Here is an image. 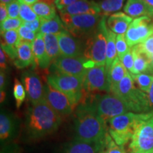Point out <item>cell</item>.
Returning <instances> with one entry per match:
<instances>
[{
    "instance_id": "cell-50",
    "label": "cell",
    "mask_w": 153,
    "mask_h": 153,
    "mask_svg": "<svg viewBox=\"0 0 153 153\" xmlns=\"http://www.w3.org/2000/svg\"><path fill=\"white\" fill-rule=\"evenodd\" d=\"M6 98V92L4 90H1V92H0V102L3 103L5 100Z\"/></svg>"
},
{
    "instance_id": "cell-33",
    "label": "cell",
    "mask_w": 153,
    "mask_h": 153,
    "mask_svg": "<svg viewBox=\"0 0 153 153\" xmlns=\"http://www.w3.org/2000/svg\"><path fill=\"white\" fill-rule=\"evenodd\" d=\"M19 3H20V19L23 22H33V21L39 18L37 16V14L34 12L31 6L23 3L22 1H19Z\"/></svg>"
},
{
    "instance_id": "cell-28",
    "label": "cell",
    "mask_w": 153,
    "mask_h": 153,
    "mask_svg": "<svg viewBox=\"0 0 153 153\" xmlns=\"http://www.w3.org/2000/svg\"><path fill=\"white\" fill-rule=\"evenodd\" d=\"M34 12L41 19H50L57 16L54 5L43 2H36L31 6Z\"/></svg>"
},
{
    "instance_id": "cell-6",
    "label": "cell",
    "mask_w": 153,
    "mask_h": 153,
    "mask_svg": "<svg viewBox=\"0 0 153 153\" xmlns=\"http://www.w3.org/2000/svg\"><path fill=\"white\" fill-rule=\"evenodd\" d=\"M145 114L128 112L111 118L108 121V133L119 146L123 147L133 137L135 126Z\"/></svg>"
},
{
    "instance_id": "cell-1",
    "label": "cell",
    "mask_w": 153,
    "mask_h": 153,
    "mask_svg": "<svg viewBox=\"0 0 153 153\" xmlns=\"http://www.w3.org/2000/svg\"><path fill=\"white\" fill-rule=\"evenodd\" d=\"M75 119L76 140L105 146L106 122L97 114L89 101H84L76 108Z\"/></svg>"
},
{
    "instance_id": "cell-45",
    "label": "cell",
    "mask_w": 153,
    "mask_h": 153,
    "mask_svg": "<svg viewBox=\"0 0 153 153\" xmlns=\"http://www.w3.org/2000/svg\"><path fill=\"white\" fill-rule=\"evenodd\" d=\"M148 98L149 102V108H150V113H153V83L151 86L149 92L148 93Z\"/></svg>"
},
{
    "instance_id": "cell-11",
    "label": "cell",
    "mask_w": 153,
    "mask_h": 153,
    "mask_svg": "<svg viewBox=\"0 0 153 153\" xmlns=\"http://www.w3.org/2000/svg\"><path fill=\"white\" fill-rule=\"evenodd\" d=\"M56 72L69 75L85 77L87 70L93 65L85 57H65L60 55L53 62Z\"/></svg>"
},
{
    "instance_id": "cell-46",
    "label": "cell",
    "mask_w": 153,
    "mask_h": 153,
    "mask_svg": "<svg viewBox=\"0 0 153 153\" xmlns=\"http://www.w3.org/2000/svg\"><path fill=\"white\" fill-rule=\"evenodd\" d=\"M5 84H6L5 73L3 70H1V72H0V89H1V90H4Z\"/></svg>"
},
{
    "instance_id": "cell-17",
    "label": "cell",
    "mask_w": 153,
    "mask_h": 153,
    "mask_svg": "<svg viewBox=\"0 0 153 153\" xmlns=\"http://www.w3.org/2000/svg\"><path fill=\"white\" fill-rule=\"evenodd\" d=\"M14 63L18 69L26 68L36 63L32 50V43L18 41L16 44V57Z\"/></svg>"
},
{
    "instance_id": "cell-18",
    "label": "cell",
    "mask_w": 153,
    "mask_h": 153,
    "mask_svg": "<svg viewBox=\"0 0 153 153\" xmlns=\"http://www.w3.org/2000/svg\"><path fill=\"white\" fill-rule=\"evenodd\" d=\"M124 12L132 18L152 17L153 7L145 0H128L124 7Z\"/></svg>"
},
{
    "instance_id": "cell-30",
    "label": "cell",
    "mask_w": 153,
    "mask_h": 153,
    "mask_svg": "<svg viewBox=\"0 0 153 153\" xmlns=\"http://www.w3.org/2000/svg\"><path fill=\"white\" fill-rule=\"evenodd\" d=\"M131 76L135 85L143 92L148 94L153 83V74L141 73L131 74Z\"/></svg>"
},
{
    "instance_id": "cell-43",
    "label": "cell",
    "mask_w": 153,
    "mask_h": 153,
    "mask_svg": "<svg viewBox=\"0 0 153 153\" xmlns=\"http://www.w3.org/2000/svg\"><path fill=\"white\" fill-rule=\"evenodd\" d=\"M0 66L1 70L3 71L7 68V54L2 48L0 50Z\"/></svg>"
},
{
    "instance_id": "cell-37",
    "label": "cell",
    "mask_w": 153,
    "mask_h": 153,
    "mask_svg": "<svg viewBox=\"0 0 153 153\" xmlns=\"http://www.w3.org/2000/svg\"><path fill=\"white\" fill-rule=\"evenodd\" d=\"M18 33L19 41H26L29 43H33L37 35V33H34L24 24H22L18 29Z\"/></svg>"
},
{
    "instance_id": "cell-9",
    "label": "cell",
    "mask_w": 153,
    "mask_h": 153,
    "mask_svg": "<svg viewBox=\"0 0 153 153\" xmlns=\"http://www.w3.org/2000/svg\"><path fill=\"white\" fill-rule=\"evenodd\" d=\"M89 102L97 114L106 122L119 115L131 112L125 103L113 93L97 94Z\"/></svg>"
},
{
    "instance_id": "cell-35",
    "label": "cell",
    "mask_w": 153,
    "mask_h": 153,
    "mask_svg": "<svg viewBox=\"0 0 153 153\" xmlns=\"http://www.w3.org/2000/svg\"><path fill=\"white\" fill-rule=\"evenodd\" d=\"M24 22L20 18H7L0 25L1 33L5 31L12 30H18Z\"/></svg>"
},
{
    "instance_id": "cell-19",
    "label": "cell",
    "mask_w": 153,
    "mask_h": 153,
    "mask_svg": "<svg viewBox=\"0 0 153 153\" xmlns=\"http://www.w3.org/2000/svg\"><path fill=\"white\" fill-rule=\"evenodd\" d=\"M133 19L126 13L116 12L107 19L108 28L116 34H125Z\"/></svg>"
},
{
    "instance_id": "cell-15",
    "label": "cell",
    "mask_w": 153,
    "mask_h": 153,
    "mask_svg": "<svg viewBox=\"0 0 153 153\" xmlns=\"http://www.w3.org/2000/svg\"><path fill=\"white\" fill-rule=\"evenodd\" d=\"M60 54L65 57H82L84 54L85 43L79 38L74 37L68 30H64L57 34Z\"/></svg>"
},
{
    "instance_id": "cell-2",
    "label": "cell",
    "mask_w": 153,
    "mask_h": 153,
    "mask_svg": "<svg viewBox=\"0 0 153 153\" xmlns=\"http://www.w3.org/2000/svg\"><path fill=\"white\" fill-rule=\"evenodd\" d=\"M62 119L45 100L33 105L28 112L27 128L30 135L41 137L56 131Z\"/></svg>"
},
{
    "instance_id": "cell-14",
    "label": "cell",
    "mask_w": 153,
    "mask_h": 153,
    "mask_svg": "<svg viewBox=\"0 0 153 153\" xmlns=\"http://www.w3.org/2000/svg\"><path fill=\"white\" fill-rule=\"evenodd\" d=\"M45 99L48 104L60 116L71 114L74 109L70 99L65 94L55 89L48 83L45 86Z\"/></svg>"
},
{
    "instance_id": "cell-51",
    "label": "cell",
    "mask_w": 153,
    "mask_h": 153,
    "mask_svg": "<svg viewBox=\"0 0 153 153\" xmlns=\"http://www.w3.org/2000/svg\"><path fill=\"white\" fill-rule=\"evenodd\" d=\"M13 1H14V0H0V3H2V4H9V3L12 2Z\"/></svg>"
},
{
    "instance_id": "cell-8",
    "label": "cell",
    "mask_w": 153,
    "mask_h": 153,
    "mask_svg": "<svg viewBox=\"0 0 153 153\" xmlns=\"http://www.w3.org/2000/svg\"><path fill=\"white\" fill-rule=\"evenodd\" d=\"M129 150L131 153H153V113L145 114L137 122Z\"/></svg>"
},
{
    "instance_id": "cell-36",
    "label": "cell",
    "mask_w": 153,
    "mask_h": 153,
    "mask_svg": "<svg viewBox=\"0 0 153 153\" xmlns=\"http://www.w3.org/2000/svg\"><path fill=\"white\" fill-rule=\"evenodd\" d=\"M104 148H106V150L104 153H126L123 147L119 146L115 143L108 133L106 134V139H105Z\"/></svg>"
},
{
    "instance_id": "cell-20",
    "label": "cell",
    "mask_w": 153,
    "mask_h": 153,
    "mask_svg": "<svg viewBox=\"0 0 153 153\" xmlns=\"http://www.w3.org/2000/svg\"><path fill=\"white\" fill-rule=\"evenodd\" d=\"M32 50L36 65L42 69H45L51 65V62L48 58L45 51V41L43 33H37L36 39L32 43Z\"/></svg>"
},
{
    "instance_id": "cell-53",
    "label": "cell",
    "mask_w": 153,
    "mask_h": 153,
    "mask_svg": "<svg viewBox=\"0 0 153 153\" xmlns=\"http://www.w3.org/2000/svg\"><path fill=\"white\" fill-rule=\"evenodd\" d=\"M152 18H153V16H152Z\"/></svg>"
},
{
    "instance_id": "cell-42",
    "label": "cell",
    "mask_w": 153,
    "mask_h": 153,
    "mask_svg": "<svg viewBox=\"0 0 153 153\" xmlns=\"http://www.w3.org/2000/svg\"><path fill=\"white\" fill-rule=\"evenodd\" d=\"M7 18H9V15L7 4L0 3V23L4 22Z\"/></svg>"
},
{
    "instance_id": "cell-44",
    "label": "cell",
    "mask_w": 153,
    "mask_h": 153,
    "mask_svg": "<svg viewBox=\"0 0 153 153\" xmlns=\"http://www.w3.org/2000/svg\"><path fill=\"white\" fill-rule=\"evenodd\" d=\"M78 1V0H60L58 3L57 4L56 6L59 11L61 9H64L65 7H68V6L72 4L75 2V1Z\"/></svg>"
},
{
    "instance_id": "cell-52",
    "label": "cell",
    "mask_w": 153,
    "mask_h": 153,
    "mask_svg": "<svg viewBox=\"0 0 153 153\" xmlns=\"http://www.w3.org/2000/svg\"><path fill=\"white\" fill-rule=\"evenodd\" d=\"M145 1H146L148 4H150L151 7H153V0H145Z\"/></svg>"
},
{
    "instance_id": "cell-13",
    "label": "cell",
    "mask_w": 153,
    "mask_h": 153,
    "mask_svg": "<svg viewBox=\"0 0 153 153\" xmlns=\"http://www.w3.org/2000/svg\"><path fill=\"white\" fill-rule=\"evenodd\" d=\"M22 79L26 96L32 104H37L45 100V87L37 74L30 71L26 72L22 74Z\"/></svg>"
},
{
    "instance_id": "cell-40",
    "label": "cell",
    "mask_w": 153,
    "mask_h": 153,
    "mask_svg": "<svg viewBox=\"0 0 153 153\" xmlns=\"http://www.w3.org/2000/svg\"><path fill=\"white\" fill-rule=\"evenodd\" d=\"M136 46L148 56L153 55V35L143 43L138 44Z\"/></svg>"
},
{
    "instance_id": "cell-34",
    "label": "cell",
    "mask_w": 153,
    "mask_h": 153,
    "mask_svg": "<svg viewBox=\"0 0 153 153\" xmlns=\"http://www.w3.org/2000/svg\"><path fill=\"white\" fill-rule=\"evenodd\" d=\"M116 51H117V55L120 60H121L124 57V55L128 52L131 48L128 45L127 41L126 40L125 34H117V36H116Z\"/></svg>"
},
{
    "instance_id": "cell-27",
    "label": "cell",
    "mask_w": 153,
    "mask_h": 153,
    "mask_svg": "<svg viewBox=\"0 0 153 153\" xmlns=\"http://www.w3.org/2000/svg\"><path fill=\"white\" fill-rule=\"evenodd\" d=\"M104 145L98 143H88L76 140L70 145L66 153H96L99 152Z\"/></svg>"
},
{
    "instance_id": "cell-12",
    "label": "cell",
    "mask_w": 153,
    "mask_h": 153,
    "mask_svg": "<svg viewBox=\"0 0 153 153\" xmlns=\"http://www.w3.org/2000/svg\"><path fill=\"white\" fill-rule=\"evenodd\" d=\"M83 88L87 94L94 91L111 93L106 66H94L89 68L84 77Z\"/></svg>"
},
{
    "instance_id": "cell-5",
    "label": "cell",
    "mask_w": 153,
    "mask_h": 153,
    "mask_svg": "<svg viewBox=\"0 0 153 153\" xmlns=\"http://www.w3.org/2000/svg\"><path fill=\"white\" fill-rule=\"evenodd\" d=\"M47 83L57 90L65 94L74 108L77 105L81 104L87 94L83 88L84 77L56 72L48 76Z\"/></svg>"
},
{
    "instance_id": "cell-24",
    "label": "cell",
    "mask_w": 153,
    "mask_h": 153,
    "mask_svg": "<svg viewBox=\"0 0 153 153\" xmlns=\"http://www.w3.org/2000/svg\"><path fill=\"white\" fill-rule=\"evenodd\" d=\"M41 26L39 33L43 34H57L66 30V28L58 16L50 19H41Z\"/></svg>"
},
{
    "instance_id": "cell-3",
    "label": "cell",
    "mask_w": 153,
    "mask_h": 153,
    "mask_svg": "<svg viewBox=\"0 0 153 153\" xmlns=\"http://www.w3.org/2000/svg\"><path fill=\"white\" fill-rule=\"evenodd\" d=\"M121 99L131 112L136 114L150 113L148 94L139 89L134 84L131 74L128 72L111 92Z\"/></svg>"
},
{
    "instance_id": "cell-49",
    "label": "cell",
    "mask_w": 153,
    "mask_h": 153,
    "mask_svg": "<svg viewBox=\"0 0 153 153\" xmlns=\"http://www.w3.org/2000/svg\"><path fill=\"white\" fill-rule=\"evenodd\" d=\"M57 0H38L39 2H43L48 4L51 5H54V4H56Z\"/></svg>"
},
{
    "instance_id": "cell-47",
    "label": "cell",
    "mask_w": 153,
    "mask_h": 153,
    "mask_svg": "<svg viewBox=\"0 0 153 153\" xmlns=\"http://www.w3.org/2000/svg\"><path fill=\"white\" fill-rule=\"evenodd\" d=\"M150 59V68H149V71L148 73L153 74V55L148 56Z\"/></svg>"
},
{
    "instance_id": "cell-22",
    "label": "cell",
    "mask_w": 153,
    "mask_h": 153,
    "mask_svg": "<svg viewBox=\"0 0 153 153\" xmlns=\"http://www.w3.org/2000/svg\"><path fill=\"white\" fill-rule=\"evenodd\" d=\"M128 72L125 66L122 63L121 61L118 57H116V60L113 62L111 67L108 72V79L110 85L111 92L113 89H114L120 82L123 79L124 76Z\"/></svg>"
},
{
    "instance_id": "cell-7",
    "label": "cell",
    "mask_w": 153,
    "mask_h": 153,
    "mask_svg": "<svg viewBox=\"0 0 153 153\" xmlns=\"http://www.w3.org/2000/svg\"><path fill=\"white\" fill-rule=\"evenodd\" d=\"M67 30L78 38H87L98 27L103 16L101 14L70 15L60 13Z\"/></svg>"
},
{
    "instance_id": "cell-16",
    "label": "cell",
    "mask_w": 153,
    "mask_h": 153,
    "mask_svg": "<svg viewBox=\"0 0 153 153\" xmlns=\"http://www.w3.org/2000/svg\"><path fill=\"white\" fill-rule=\"evenodd\" d=\"M60 13L70 15L101 14L98 3L91 0H78L60 10Z\"/></svg>"
},
{
    "instance_id": "cell-26",
    "label": "cell",
    "mask_w": 153,
    "mask_h": 153,
    "mask_svg": "<svg viewBox=\"0 0 153 153\" xmlns=\"http://www.w3.org/2000/svg\"><path fill=\"white\" fill-rule=\"evenodd\" d=\"M116 36L114 32L108 28L107 30V45H106V68L108 72L113 62L117 57V51H116Z\"/></svg>"
},
{
    "instance_id": "cell-25",
    "label": "cell",
    "mask_w": 153,
    "mask_h": 153,
    "mask_svg": "<svg viewBox=\"0 0 153 153\" xmlns=\"http://www.w3.org/2000/svg\"><path fill=\"white\" fill-rule=\"evenodd\" d=\"M43 36L48 58L53 63L61 55L57 36L55 34H43Z\"/></svg>"
},
{
    "instance_id": "cell-29",
    "label": "cell",
    "mask_w": 153,
    "mask_h": 153,
    "mask_svg": "<svg viewBox=\"0 0 153 153\" xmlns=\"http://www.w3.org/2000/svg\"><path fill=\"white\" fill-rule=\"evenodd\" d=\"M125 0H100L98 4L101 9V15L106 16L107 15L114 14L120 10L123 7Z\"/></svg>"
},
{
    "instance_id": "cell-41",
    "label": "cell",
    "mask_w": 153,
    "mask_h": 153,
    "mask_svg": "<svg viewBox=\"0 0 153 153\" xmlns=\"http://www.w3.org/2000/svg\"><path fill=\"white\" fill-rule=\"evenodd\" d=\"M41 19L38 18L37 19H36V20L33 21V22H24L23 24H24L25 26H26V27L30 28V29L32 31H33L34 33H38L40 32V29H41Z\"/></svg>"
},
{
    "instance_id": "cell-39",
    "label": "cell",
    "mask_w": 153,
    "mask_h": 153,
    "mask_svg": "<svg viewBox=\"0 0 153 153\" xmlns=\"http://www.w3.org/2000/svg\"><path fill=\"white\" fill-rule=\"evenodd\" d=\"M9 18H20V3L18 0H14L7 5Z\"/></svg>"
},
{
    "instance_id": "cell-23",
    "label": "cell",
    "mask_w": 153,
    "mask_h": 153,
    "mask_svg": "<svg viewBox=\"0 0 153 153\" xmlns=\"http://www.w3.org/2000/svg\"><path fill=\"white\" fill-rule=\"evenodd\" d=\"M134 58V74L148 73L150 68V59L136 45L131 48Z\"/></svg>"
},
{
    "instance_id": "cell-32",
    "label": "cell",
    "mask_w": 153,
    "mask_h": 153,
    "mask_svg": "<svg viewBox=\"0 0 153 153\" xmlns=\"http://www.w3.org/2000/svg\"><path fill=\"white\" fill-rule=\"evenodd\" d=\"M13 94L16 101V106L17 108H20L25 100L26 96V92L25 90L24 86L22 85V83L18 79H14V89H13Z\"/></svg>"
},
{
    "instance_id": "cell-38",
    "label": "cell",
    "mask_w": 153,
    "mask_h": 153,
    "mask_svg": "<svg viewBox=\"0 0 153 153\" xmlns=\"http://www.w3.org/2000/svg\"><path fill=\"white\" fill-rule=\"evenodd\" d=\"M123 65L125 66L126 70L128 71L130 74H134V58L132 53L131 48L126 54L124 55L123 58L120 60Z\"/></svg>"
},
{
    "instance_id": "cell-21",
    "label": "cell",
    "mask_w": 153,
    "mask_h": 153,
    "mask_svg": "<svg viewBox=\"0 0 153 153\" xmlns=\"http://www.w3.org/2000/svg\"><path fill=\"white\" fill-rule=\"evenodd\" d=\"M18 41V30H8L1 33V48L14 60L16 57V44Z\"/></svg>"
},
{
    "instance_id": "cell-4",
    "label": "cell",
    "mask_w": 153,
    "mask_h": 153,
    "mask_svg": "<svg viewBox=\"0 0 153 153\" xmlns=\"http://www.w3.org/2000/svg\"><path fill=\"white\" fill-rule=\"evenodd\" d=\"M106 17L103 16L97 29L86 38L83 56L93 66H106L107 30Z\"/></svg>"
},
{
    "instance_id": "cell-48",
    "label": "cell",
    "mask_w": 153,
    "mask_h": 153,
    "mask_svg": "<svg viewBox=\"0 0 153 153\" xmlns=\"http://www.w3.org/2000/svg\"><path fill=\"white\" fill-rule=\"evenodd\" d=\"M18 1H22V2L26 4H28L29 6H32V5H33L34 4L38 2V0H18Z\"/></svg>"
},
{
    "instance_id": "cell-31",
    "label": "cell",
    "mask_w": 153,
    "mask_h": 153,
    "mask_svg": "<svg viewBox=\"0 0 153 153\" xmlns=\"http://www.w3.org/2000/svg\"><path fill=\"white\" fill-rule=\"evenodd\" d=\"M13 131V121L11 117L4 113L0 115V138L1 140L9 138Z\"/></svg>"
},
{
    "instance_id": "cell-10",
    "label": "cell",
    "mask_w": 153,
    "mask_h": 153,
    "mask_svg": "<svg viewBox=\"0 0 153 153\" xmlns=\"http://www.w3.org/2000/svg\"><path fill=\"white\" fill-rule=\"evenodd\" d=\"M153 35V18L141 16L134 19L125 33L130 48L143 43Z\"/></svg>"
}]
</instances>
